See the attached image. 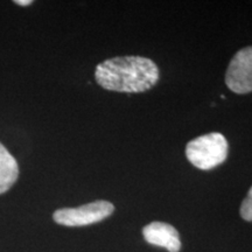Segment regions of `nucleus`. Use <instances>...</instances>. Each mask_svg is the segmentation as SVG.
<instances>
[{
    "mask_svg": "<svg viewBox=\"0 0 252 252\" xmlns=\"http://www.w3.org/2000/svg\"><path fill=\"white\" fill-rule=\"evenodd\" d=\"M159 68L143 56H121L100 62L94 78L103 89L117 93H144L159 81Z\"/></svg>",
    "mask_w": 252,
    "mask_h": 252,
    "instance_id": "nucleus-1",
    "label": "nucleus"
},
{
    "mask_svg": "<svg viewBox=\"0 0 252 252\" xmlns=\"http://www.w3.org/2000/svg\"><path fill=\"white\" fill-rule=\"evenodd\" d=\"M228 150L224 135L214 132L189 141L186 147V157L198 169L209 171L225 161Z\"/></svg>",
    "mask_w": 252,
    "mask_h": 252,
    "instance_id": "nucleus-2",
    "label": "nucleus"
},
{
    "mask_svg": "<svg viewBox=\"0 0 252 252\" xmlns=\"http://www.w3.org/2000/svg\"><path fill=\"white\" fill-rule=\"evenodd\" d=\"M115 212L109 201H94L77 208H63L56 210L53 219L58 224L65 226H84L98 223Z\"/></svg>",
    "mask_w": 252,
    "mask_h": 252,
    "instance_id": "nucleus-3",
    "label": "nucleus"
},
{
    "mask_svg": "<svg viewBox=\"0 0 252 252\" xmlns=\"http://www.w3.org/2000/svg\"><path fill=\"white\" fill-rule=\"evenodd\" d=\"M225 84L232 93L244 94L252 91V46L238 50L229 63Z\"/></svg>",
    "mask_w": 252,
    "mask_h": 252,
    "instance_id": "nucleus-4",
    "label": "nucleus"
},
{
    "mask_svg": "<svg viewBox=\"0 0 252 252\" xmlns=\"http://www.w3.org/2000/svg\"><path fill=\"white\" fill-rule=\"evenodd\" d=\"M143 236L147 243L166 249L169 252L181 250L180 235L171 224L163 222H152L143 229Z\"/></svg>",
    "mask_w": 252,
    "mask_h": 252,
    "instance_id": "nucleus-5",
    "label": "nucleus"
},
{
    "mask_svg": "<svg viewBox=\"0 0 252 252\" xmlns=\"http://www.w3.org/2000/svg\"><path fill=\"white\" fill-rule=\"evenodd\" d=\"M19 176V166L14 157L0 144V194L8 190Z\"/></svg>",
    "mask_w": 252,
    "mask_h": 252,
    "instance_id": "nucleus-6",
    "label": "nucleus"
},
{
    "mask_svg": "<svg viewBox=\"0 0 252 252\" xmlns=\"http://www.w3.org/2000/svg\"><path fill=\"white\" fill-rule=\"evenodd\" d=\"M241 216L242 219L248 220V222H252V187L249 190L247 197L242 202Z\"/></svg>",
    "mask_w": 252,
    "mask_h": 252,
    "instance_id": "nucleus-7",
    "label": "nucleus"
},
{
    "mask_svg": "<svg viewBox=\"0 0 252 252\" xmlns=\"http://www.w3.org/2000/svg\"><path fill=\"white\" fill-rule=\"evenodd\" d=\"M14 2L20 6H28L32 4V0H17V1H14Z\"/></svg>",
    "mask_w": 252,
    "mask_h": 252,
    "instance_id": "nucleus-8",
    "label": "nucleus"
}]
</instances>
